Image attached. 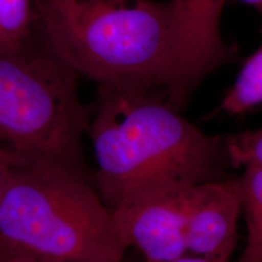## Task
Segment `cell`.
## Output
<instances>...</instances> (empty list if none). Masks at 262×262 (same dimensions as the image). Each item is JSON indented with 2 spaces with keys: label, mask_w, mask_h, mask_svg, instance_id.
<instances>
[{
  "label": "cell",
  "mask_w": 262,
  "mask_h": 262,
  "mask_svg": "<svg viewBox=\"0 0 262 262\" xmlns=\"http://www.w3.org/2000/svg\"><path fill=\"white\" fill-rule=\"evenodd\" d=\"M262 106V45L244 61L234 83L226 91L216 112L243 116Z\"/></svg>",
  "instance_id": "9"
},
{
  "label": "cell",
  "mask_w": 262,
  "mask_h": 262,
  "mask_svg": "<svg viewBox=\"0 0 262 262\" xmlns=\"http://www.w3.org/2000/svg\"><path fill=\"white\" fill-rule=\"evenodd\" d=\"M232 168L248 164L262 166V126L225 136Z\"/></svg>",
  "instance_id": "11"
},
{
  "label": "cell",
  "mask_w": 262,
  "mask_h": 262,
  "mask_svg": "<svg viewBox=\"0 0 262 262\" xmlns=\"http://www.w3.org/2000/svg\"><path fill=\"white\" fill-rule=\"evenodd\" d=\"M239 176L247 242L235 262H262V166L248 164Z\"/></svg>",
  "instance_id": "8"
},
{
  "label": "cell",
  "mask_w": 262,
  "mask_h": 262,
  "mask_svg": "<svg viewBox=\"0 0 262 262\" xmlns=\"http://www.w3.org/2000/svg\"><path fill=\"white\" fill-rule=\"evenodd\" d=\"M86 135L111 212L145 195L227 178L225 136L206 134L159 91L97 85Z\"/></svg>",
  "instance_id": "1"
},
{
  "label": "cell",
  "mask_w": 262,
  "mask_h": 262,
  "mask_svg": "<svg viewBox=\"0 0 262 262\" xmlns=\"http://www.w3.org/2000/svg\"><path fill=\"white\" fill-rule=\"evenodd\" d=\"M189 188L153 193L113 210L114 228L126 249H139L145 262H168L187 254Z\"/></svg>",
  "instance_id": "5"
},
{
  "label": "cell",
  "mask_w": 262,
  "mask_h": 262,
  "mask_svg": "<svg viewBox=\"0 0 262 262\" xmlns=\"http://www.w3.org/2000/svg\"><path fill=\"white\" fill-rule=\"evenodd\" d=\"M49 47L97 85L156 90L183 110L201 84L170 2L32 0Z\"/></svg>",
  "instance_id": "2"
},
{
  "label": "cell",
  "mask_w": 262,
  "mask_h": 262,
  "mask_svg": "<svg viewBox=\"0 0 262 262\" xmlns=\"http://www.w3.org/2000/svg\"><path fill=\"white\" fill-rule=\"evenodd\" d=\"M0 262H67L0 244Z\"/></svg>",
  "instance_id": "12"
},
{
  "label": "cell",
  "mask_w": 262,
  "mask_h": 262,
  "mask_svg": "<svg viewBox=\"0 0 262 262\" xmlns=\"http://www.w3.org/2000/svg\"><path fill=\"white\" fill-rule=\"evenodd\" d=\"M228 0H171L180 39L201 83L238 56L221 35L220 21Z\"/></svg>",
  "instance_id": "7"
},
{
  "label": "cell",
  "mask_w": 262,
  "mask_h": 262,
  "mask_svg": "<svg viewBox=\"0 0 262 262\" xmlns=\"http://www.w3.org/2000/svg\"><path fill=\"white\" fill-rule=\"evenodd\" d=\"M11 162H12L11 155H9L8 152H4V150L0 149V201H2L6 181H8Z\"/></svg>",
  "instance_id": "13"
},
{
  "label": "cell",
  "mask_w": 262,
  "mask_h": 262,
  "mask_svg": "<svg viewBox=\"0 0 262 262\" xmlns=\"http://www.w3.org/2000/svg\"><path fill=\"white\" fill-rule=\"evenodd\" d=\"M241 217L242 192L238 178L193 186L187 198V253L231 262L238 244Z\"/></svg>",
  "instance_id": "6"
},
{
  "label": "cell",
  "mask_w": 262,
  "mask_h": 262,
  "mask_svg": "<svg viewBox=\"0 0 262 262\" xmlns=\"http://www.w3.org/2000/svg\"><path fill=\"white\" fill-rule=\"evenodd\" d=\"M11 157L0 201V244L67 262H123L126 247L85 166Z\"/></svg>",
  "instance_id": "3"
},
{
  "label": "cell",
  "mask_w": 262,
  "mask_h": 262,
  "mask_svg": "<svg viewBox=\"0 0 262 262\" xmlns=\"http://www.w3.org/2000/svg\"><path fill=\"white\" fill-rule=\"evenodd\" d=\"M37 28L32 0H0V55L28 48Z\"/></svg>",
  "instance_id": "10"
},
{
  "label": "cell",
  "mask_w": 262,
  "mask_h": 262,
  "mask_svg": "<svg viewBox=\"0 0 262 262\" xmlns=\"http://www.w3.org/2000/svg\"><path fill=\"white\" fill-rule=\"evenodd\" d=\"M168 262H221V261L211 260V258L198 256V255H193V254L187 253V254L182 255V256L175 258V260H171ZM231 262H235V261H231Z\"/></svg>",
  "instance_id": "14"
},
{
  "label": "cell",
  "mask_w": 262,
  "mask_h": 262,
  "mask_svg": "<svg viewBox=\"0 0 262 262\" xmlns=\"http://www.w3.org/2000/svg\"><path fill=\"white\" fill-rule=\"evenodd\" d=\"M77 77L44 38L39 48L33 41L16 54L0 55V149L85 166L90 118L78 96Z\"/></svg>",
  "instance_id": "4"
},
{
  "label": "cell",
  "mask_w": 262,
  "mask_h": 262,
  "mask_svg": "<svg viewBox=\"0 0 262 262\" xmlns=\"http://www.w3.org/2000/svg\"><path fill=\"white\" fill-rule=\"evenodd\" d=\"M238 2H242L244 3V4L253 6L255 10H257V12L260 14L262 18V0H238Z\"/></svg>",
  "instance_id": "15"
}]
</instances>
